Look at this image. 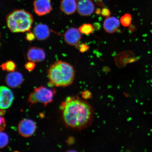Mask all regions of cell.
Listing matches in <instances>:
<instances>
[{"mask_svg":"<svg viewBox=\"0 0 152 152\" xmlns=\"http://www.w3.org/2000/svg\"><path fill=\"white\" fill-rule=\"evenodd\" d=\"M63 117L68 126L82 128L88 124L92 117V110L87 102L68 98L62 104Z\"/></svg>","mask_w":152,"mask_h":152,"instance_id":"cell-1","label":"cell"},{"mask_svg":"<svg viewBox=\"0 0 152 152\" xmlns=\"http://www.w3.org/2000/svg\"><path fill=\"white\" fill-rule=\"evenodd\" d=\"M48 73L52 84L56 87H65L73 83L75 72L71 64L62 61H58L50 66Z\"/></svg>","mask_w":152,"mask_h":152,"instance_id":"cell-2","label":"cell"},{"mask_svg":"<svg viewBox=\"0 0 152 152\" xmlns=\"http://www.w3.org/2000/svg\"><path fill=\"white\" fill-rule=\"evenodd\" d=\"M7 27L14 33L29 31L33 22V15L24 10L16 9L6 17Z\"/></svg>","mask_w":152,"mask_h":152,"instance_id":"cell-3","label":"cell"},{"mask_svg":"<svg viewBox=\"0 0 152 152\" xmlns=\"http://www.w3.org/2000/svg\"><path fill=\"white\" fill-rule=\"evenodd\" d=\"M56 92L46 87H40L36 88L28 97V101L32 103L40 102L45 106L52 102Z\"/></svg>","mask_w":152,"mask_h":152,"instance_id":"cell-4","label":"cell"},{"mask_svg":"<svg viewBox=\"0 0 152 152\" xmlns=\"http://www.w3.org/2000/svg\"><path fill=\"white\" fill-rule=\"evenodd\" d=\"M36 124L34 121L29 119H24L20 121L18 126V130L21 135L24 137L31 136L35 133Z\"/></svg>","mask_w":152,"mask_h":152,"instance_id":"cell-5","label":"cell"},{"mask_svg":"<svg viewBox=\"0 0 152 152\" xmlns=\"http://www.w3.org/2000/svg\"><path fill=\"white\" fill-rule=\"evenodd\" d=\"M14 99L12 91L7 87L1 86L0 88V108L7 109L12 104Z\"/></svg>","mask_w":152,"mask_h":152,"instance_id":"cell-6","label":"cell"},{"mask_svg":"<svg viewBox=\"0 0 152 152\" xmlns=\"http://www.w3.org/2000/svg\"><path fill=\"white\" fill-rule=\"evenodd\" d=\"M33 5L34 11L39 16L48 14L53 9L50 0H35Z\"/></svg>","mask_w":152,"mask_h":152,"instance_id":"cell-7","label":"cell"},{"mask_svg":"<svg viewBox=\"0 0 152 152\" xmlns=\"http://www.w3.org/2000/svg\"><path fill=\"white\" fill-rule=\"evenodd\" d=\"M81 33L79 29L75 28H70L64 34V41L69 45H77L81 39Z\"/></svg>","mask_w":152,"mask_h":152,"instance_id":"cell-8","label":"cell"},{"mask_svg":"<svg viewBox=\"0 0 152 152\" xmlns=\"http://www.w3.org/2000/svg\"><path fill=\"white\" fill-rule=\"evenodd\" d=\"M94 4L91 0H79L77 4V12L81 16H90L94 12Z\"/></svg>","mask_w":152,"mask_h":152,"instance_id":"cell-9","label":"cell"},{"mask_svg":"<svg viewBox=\"0 0 152 152\" xmlns=\"http://www.w3.org/2000/svg\"><path fill=\"white\" fill-rule=\"evenodd\" d=\"M27 56L29 61L39 62L43 61L45 58V51L39 48L33 47L28 50Z\"/></svg>","mask_w":152,"mask_h":152,"instance_id":"cell-10","label":"cell"},{"mask_svg":"<svg viewBox=\"0 0 152 152\" xmlns=\"http://www.w3.org/2000/svg\"><path fill=\"white\" fill-rule=\"evenodd\" d=\"M23 80V77L20 72L14 71L7 74L5 80L9 87L16 88L22 84Z\"/></svg>","mask_w":152,"mask_h":152,"instance_id":"cell-11","label":"cell"},{"mask_svg":"<svg viewBox=\"0 0 152 152\" xmlns=\"http://www.w3.org/2000/svg\"><path fill=\"white\" fill-rule=\"evenodd\" d=\"M120 26V22L115 17L106 18L103 23V28L105 31L109 33L116 32Z\"/></svg>","mask_w":152,"mask_h":152,"instance_id":"cell-12","label":"cell"},{"mask_svg":"<svg viewBox=\"0 0 152 152\" xmlns=\"http://www.w3.org/2000/svg\"><path fill=\"white\" fill-rule=\"evenodd\" d=\"M33 32L36 38L40 41L47 39L50 34L48 26L43 24H39L36 26L34 28Z\"/></svg>","mask_w":152,"mask_h":152,"instance_id":"cell-13","label":"cell"},{"mask_svg":"<svg viewBox=\"0 0 152 152\" xmlns=\"http://www.w3.org/2000/svg\"><path fill=\"white\" fill-rule=\"evenodd\" d=\"M76 0H62L61 2V10L64 14L70 15L75 13L77 8Z\"/></svg>","mask_w":152,"mask_h":152,"instance_id":"cell-14","label":"cell"},{"mask_svg":"<svg viewBox=\"0 0 152 152\" xmlns=\"http://www.w3.org/2000/svg\"><path fill=\"white\" fill-rule=\"evenodd\" d=\"M1 67L3 71L11 72L15 71L16 65L12 61H8L2 64Z\"/></svg>","mask_w":152,"mask_h":152,"instance_id":"cell-15","label":"cell"},{"mask_svg":"<svg viewBox=\"0 0 152 152\" xmlns=\"http://www.w3.org/2000/svg\"><path fill=\"white\" fill-rule=\"evenodd\" d=\"M94 28L90 24H84L79 28L80 33L85 35H88L93 33Z\"/></svg>","mask_w":152,"mask_h":152,"instance_id":"cell-16","label":"cell"},{"mask_svg":"<svg viewBox=\"0 0 152 152\" xmlns=\"http://www.w3.org/2000/svg\"><path fill=\"white\" fill-rule=\"evenodd\" d=\"M132 20L131 15L129 14H126L121 17L120 22L123 26L127 27L130 25L132 23Z\"/></svg>","mask_w":152,"mask_h":152,"instance_id":"cell-17","label":"cell"},{"mask_svg":"<svg viewBox=\"0 0 152 152\" xmlns=\"http://www.w3.org/2000/svg\"><path fill=\"white\" fill-rule=\"evenodd\" d=\"M0 136H1V143H0L1 145H0V147L1 149V148L4 147L8 144L9 138L7 134H5L4 132H1Z\"/></svg>","mask_w":152,"mask_h":152,"instance_id":"cell-18","label":"cell"},{"mask_svg":"<svg viewBox=\"0 0 152 152\" xmlns=\"http://www.w3.org/2000/svg\"><path fill=\"white\" fill-rule=\"evenodd\" d=\"M35 67V63L30 61L28 62L25 64V67L28 71L29 72L33 71Z\"/></svg>","mask_w":152,"mask_h":152,"instance_id":"cell-19","label":"cell"},{"mask_svg":"<svg viewBox=\"0 0 152 152\" xmlns=\"http://www.w3.org/2000/svg\"><path fill=\"white\" fill-rule=\"evenodd\" d=\"M101 13L102 16L106 18L109 17L111 15V12L110 10L106 7H104L102 10Z\"/></svg>","mask_w":152,"mask_h":152,"instance_id":"cell-20","label":"cell"},{"mask_svg":"<svg viewBox=\"0 0 152 152\" xmlns=\"http://www.w3.org/2000/svg\"><path fill=\"white\" fill-rule=\"evenodd\" d=\"M36 37L35 34L32 32H29L26 34V40L29 41H32L34 40L35 39Z\"/></svg>","mask_w":152,"mask_h":152,"instance_id":"cell-21","label":"cell"},{"mask_svg":"<svg viewBox=\"0 0 152 152\" xmlns=\"http://www.w3.org/2000/svg\"><path fill=\"white\" fill-rule=\"evenodd\" d=\"M89 49H90V47L88 45L85 44H82L79 47V50L81 53H84L88 51Z\"/></svg>","mask_w":152,"mask_h":152,"instance_id":"cell-22","label":"cell"},{"mask_svg":"<svg viewBox=\"0 0 152 152\" xmlns=\"http://www.w3.org/2000/svg\"><path fill=\"white\" fill-rule=\"evenodd\" d=\"M6 126V124L4 119L3 118L1 117V131H3L4 130Z\"/></svg>","mask_w":152,"mask_h":152,"instance_id":"cell-23","label":"cell"},{"mask_svg":"<svg viewBox=\"0 0 152 152\" xmlns=\"http://www.w3.org/2000/svg\"><path fill=\"white\" fill-rule=\"evenodd\" d=\"M76 1H78V0H76Z\"/></svg>","mask_w":152,"mask_h":152,"instance_id":"cell-24","label":"cell"}]
</instances>
